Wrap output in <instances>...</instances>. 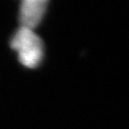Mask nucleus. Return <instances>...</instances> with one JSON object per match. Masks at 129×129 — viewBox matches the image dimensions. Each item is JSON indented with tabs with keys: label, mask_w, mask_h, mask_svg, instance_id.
Masks as SVG:
<instances>
[{
	"label": "nucleus",
	"mask_w": 129,
	"mask_h": 129,
	"mask_svg": "<svg viewBox=\"0 0 129 129\" xmlns=\"http://www.w3.org/2000/svg\"><path fill=\"white\" fill-rule=\"evenodd\" d=\"M11 49L18 54V60L23 66L28 68L37 67L44 56L42 40L33 29L20 26L10 40Z\"/></svg>",
	"instance_id": "obj_1"
},
{
	"label": "nucleus",
	"mask_w": 129,
	"mask_h": 129,
	"mask_svg": "<svg viewBox=\"0 0 129 129\" xmlns=\"http://www.w3.org/2000/svg\"><path fill=\"white\" fill-rule=\"evenodd\" d=\"M47 4L46 0H23L19 8L20 26L34 29L42 20Z\"/></svg>",
	"instance_id": "obj_2"
}]
</instances>
